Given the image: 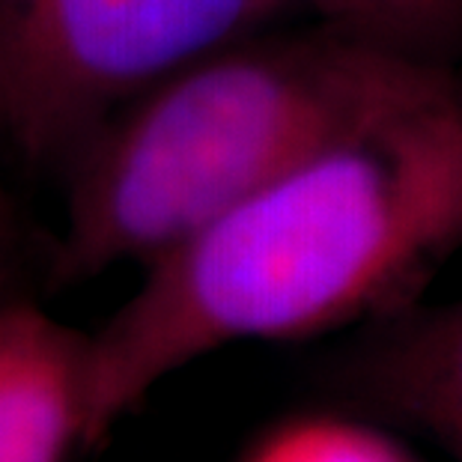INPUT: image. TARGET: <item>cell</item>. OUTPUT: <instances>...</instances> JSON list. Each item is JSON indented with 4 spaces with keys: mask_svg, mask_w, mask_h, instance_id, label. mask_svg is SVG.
Returning <instances> with one entry per match:
<instances>
[{
    "mask_svg": "<svg viewBox=\"0 0 462 462\" xmlns=\"http://www.w3.org/2000/svg\"><path fill=\"white\" fill-rule=\"evenodd\" d=\"M242 462H411L394 439L356 418H296L263 436Z\"/></svg>",
    "mask_w": 462,
    "mask_h": 462,
    "instance_id": "cell-7",
    "label": "cell"
},
{
    "mask_svg": "<svg viewBox=\"0 0 462 462\" xmlns=\"http://www.w3.org/2000/svg\"><path fill=\"white\" fill-rule=\"evenodd\" d=\"M462 248V72L304 159L146 263L90 334L84 448L167 376L245 340L397 313Z\"/></svg>",
    "mask_w": 462,
    "mask_h": 462,
    "instance_id": "cell-1",
    "label": "cell"
},
{
    "mask_svg": "<svg viewBox=\"0 0 462 462\" xmlns=\"http://www.w3.org/2000/svg\"><path fill=\"white\" fill-rule=\"evenodd\" d=\"M328 385L364 415L415 430L462 462V299L367 322L334 358Z\"/></svg>",
    "mask_w": 462,
    "mask_h": 462,
    "instance_id": "cell-4",
    "label": "cell"
},
{
    "mask_svg": "<svg viewBox=\"0 0 462 462\" xmlns=\"http://www.w3.org/2000/svg\"><path fill=\"white\" fill-rule=\"evenodd\" d=\"M319 24L391 51L450 63L462 42V0H299Z\"/></svg>",
    "mask_w": 462,
    "mask_h": 462,
    "instance_id": "cell-6",
    "label": "cell"
},
{
    "mask_svg": "<svg viewBox=\"0 0 462 462\" xmlns=\"http://www.w3.org/2000/svg\"><path fill=\"white\" fill-rule=\"evenodd\" d=\"M0 146H4V141H0ZM22 245H24L22 218H18L13 194L6 191V182L0 176V299L15 292L13 281L18 272V260H22Z\"/></svg>",
    "mask_w": 462,
    "mask_h": 462,
    "instance_id": "cell-8",
    "label": "cell"
},
{
    "mask_svg": "<svg viewBox=\"0 0 462 462\" xmlns=\"http://www.w3.org/2000/svg\"><path fill=\"white\" fill-rule=\"evenodd\" d=\"M90 334L18 292L0 299V462H66L84 445Z\"/></svg>",
    "mask_w": 462,
    "mask_h": 462,
    "instance_id": "cell-5",
    "label": "cell"
},
{
    "mask_svg": "<svg viewBox=\"0 0 462 462\" xmlns=\"http://www.w3.org/2000/svg\"><path fill=\"white\" fill-rule=\"evenodd\" d=\"M454 69L328 24L215 48L134 96L72 155L48 281L66 290L146 265Z\"/></svg>",
    "mask_w": 462,
    "mask_h": 462,
    "instance_id": "cell-2",
    "label": "cell"
},
{
    "mask_svg": "<svg viewBox=\"0 0 462 462\" xmlns=\"http://www.w3.org/2000/svg\"><path fill=\"white\" fill-rule=\"evenodd\" d=\"M296 13L299 0H0V141L66 167L134 96Z\"/></svg>",
    "mask_w": 462,
    "mask_h": 462,
    "instance_id": "cell-3",
    "label": "cell"
}]
</instances>
